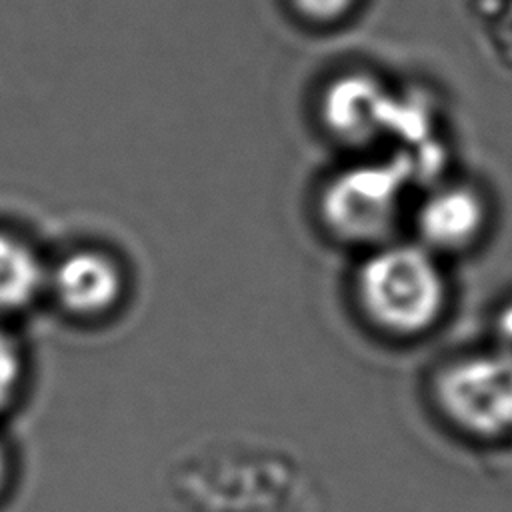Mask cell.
<instances>
[{"label":"cell","instance_id":"obj_10","mask_svg":"<svg viewBox=\"0 0 512 512\" xmlns=\"http://www.w3.org/2000/svg\"><path fill=\"white\" fill-rule=\"evenodd\" d=\"M498 330H500L502 340L512 346V304H510L508 308H504V312L500 314V318H498Z\"/></svg>","mask_w":512,"mask_h":512},{"label":"cell","instance_id":"obj_7","mask_svg":"<svg viewBox=\"0 0 512 512\" xmlns=\"http://www.w3.org/2000/svg\"><path fill=\"white\" fill-rule=\"evenodd\" d=\"M44 282L38 256L18 238L0 234V310H18L34 300Z\"/></svg>","mask_w":512,"mask_h":512},{"label":"cell","instance_id":"obj_8","mask_svg":"<svg viewBox=\"0 0 512 512\" xmlns=\"http://www.w3.org/2000/svg\"><path fill=\"white\" fill-rule=\"evenodd\" d=\"M22 372V362L14 340L0 328V412L10 404Z\"/></svg>","mask_w":512,"mask_h":512},{"label":"cell","instance_id":"obj_4","mask_svg":"<svg viewBox=\"0 0 512 512\" xmlns=\"http://www.w3.org/2000/svg\"><path fill=\"white\" fill-rule=\"evenodd\" d=\"M488 218L484 198L470 186H446L434 192L418 212L422 240L436 250L458 252L472 246Z\"/></svg>","mask_w":512,"mask_h":512},{"label":"cell","instance_id":"obj_11","mask_svg":"<svg viewBox=\"0 0 512 512\" xmlns=\"http://www.w3.org/2000/svg\"><path fill=\"white\" fill-rule=\"evenodd\" d=\"M6 478H8V456H6V450L4 446L0 444V492L6 484Z\"/></svg>","mask_w":512,"mask_h":512},{"label":"cell","instance_id":"obj_1","mask_svg":"<svg viewBox=\"0 0 512 512\" xmlns=\"http://www.w3.org/2000/svg\"><path fill=\"white\" fill-rule=\"evenodd\" d=\"M358 292L368 316L396 334H420L442 316L446 280L434 256L418 246H390L360 268Z\"/></svg>","mask_w":512,"mask_h":512},{"label":"cell","instance_id":"obj_6","mask_svg":"<svg viewBox=\"0 0 512 512\" xmlns=\"http://www.w3.org/2000/svg\"><path fill=\"white\" fill-rule=\"evenodd\" d=\"M386 94L368 76H346L330 86L324 98V116L344 138H366L384 120Z\"/></svg>","mask_w":512,"mask_h":512},{"label":"cell","instance_id":"obj_5","mask_svg":"<svg viewBox=\"0 0 512 512\" xmlns=\"http://www.w3.org/2000/svg\"><path fill=\"white\" fill-rule=\"evenodd\" d=\"M54 290L60 302L78 314H98L110 308L120 292L118 266L100 252H74L54 272Z\"/></svg>","mask_w":512,"mask_h":512},{"label":"cell","instance_id":"obj_9","mask_svg":"<svg viewBox=\"0 0 512 512\" xmlns=\"http://www.w3.org/2000/svg\"><path fill=\"white\" fill-rule=\"evenodd\" d=\"M354 0H294L298 10L316 20H332L344 14Z\"/></svg>","mask_w":512,"mask_h":512},{"label":"cell","instance_id":"obj_2","mask_svg":"<svg viewBox=\"0 0 512 512\" xmlns=\"http://www.w3.org/2000/svg\"><path fill=\"white\" fill-rule=\"evenodd\" d=\"M436 396L444 414L470 434L512 432V352L478 354L448 366Z\"/></svg>","mask_w":512,"mask_h":512},{"label":"cell","instance_id":"obj_3","mask_svg":"<svg viewBox=\"0 0 512 512\" xmlns=\"http://www.w3.org/2000/svg\"><path fill=\"white\" fill-rule=\"evenodd\" d=\"M396 176L388 168L362 166L340 174L322 200L326 222L342 236L376 234L394 212Z\"/></svg>","mask_w":512,"mask_h":512}]
</instances>
